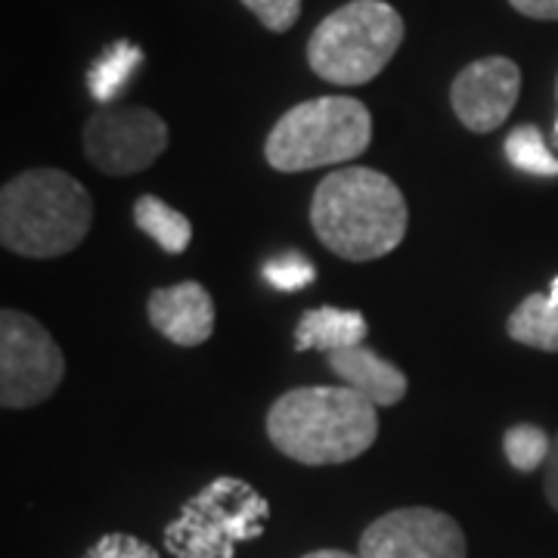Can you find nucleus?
Here are the masks:
<instances>
[{
    "label": "nucleus",
    "instance_id": "nucleus-19",
    "mask_svg": "<svg viewBox=\"0 0 558 558\" xmlns=\"http://www.w3.org/2000/svg\"><path fill=\"white\" fill-rule=\"evenodd\" d=\"M264 279L279 289V292H299L304 286H311L317 279V267L299 252H282L277 258H270L260 267Z\"/></svg>",
    "mask_w": 558,
    "mask_h": 558
},
{
    "label": "nucleus",
    "instance_id": "nucleus-2",
    "mask_svg": "<svg viewBox=\"0 0 558 558\" xmlns=\"http://www.w3.org/2000/svg\"><path fill=\"white\" fill-rule=\"evenodd\" d=\"M379 407L348 385L286 391L267 413V438L301 465H341L379 438Z\"/></svg>",
    "mask_w": 558,
    "mask_h": 558
},
{
    "label": "nucleus",
    "instance_id": "nucleus-9",
    "mask_svg": "<svg viewBox=\"0 0 558 558\" xmlns=\"http://www.w3.org/2000/svg\"><path fill=\"white\" fill-rule=\"evenodd\" d=\"M457 519L428 506H407L376 519L360 534V558H465Z\"/></svg>",
    "mask_w": 558,
    "mask_h": 558
},
{
    "label": "nucleus",
    "instance_id": "nucleus-7",
    "mask_svg": "<svg viewBox=\"0 0 558 558\" xmlns=\"http://www.w3.org/2000/svg\"><path fill=\"white\" fill-rule=\"evenodd\" d=\"M65 379V357L53 336L22 311L0 314V403L32 410L57 395Z\"/></svg>",
    "mask_w": 558,
    "mask_h": 558
},
{
    "label": "nucleus",
    "instance_id": "nucleus-6",
    "mask_svg": "<svg viewBox=\"0 0 558 558\" xmlns=\"http://www.w3.org/2000/svg\"><path fill=\"white\" fill-rule=\"evenodd\" d=\"M270 521V502L248 481L220 475L183 502L165 527L171 558H236V546L258 539Z\"/></svg>",
    "mask_w": 558,
    "mask_h": 558
},
{
    "label": "nucleus",
    "instance_id": "nucleus-4",
    "mask_svg": "<svg viewBox=\"0 0 558 558\" xmlns=\"http://www.w3.org/2000/svg\"><path fill=\"white\" fill-rule=\"evenodd\" d=\"M373 140V116L354 97H317L292 106L270 128L264 159L279 174L336 168L360 159Z\"/></svg>",
    "mask_w": 558,
    "mask_h": 558
},
{
    "label": "nucleus",
    "instance_id": "nucleus-21",
    "mask_svg": "<svg viewBox=\"0 0 558 558\" xmlns=\"http://www.w3.org/2000/svg\"><path fill=\"white\" fill-rule=\"evenodd\" d=\"M84 558H161L156 546H149L146 539L131 537V534H106L100 537Z\"/></svg>",
    "mask_w": 558,
    "mask_h": 558
},
{
    "label": "nucleus",
    "instance_id": "nucleus-10",
    "mask_svg": "<svg viewBox=\"0 0 558 558\" xmlns=\"http://www.w3.org/2000/svg\"><path fill=\"white\" fill-rule=\"evenodd\" d=\"M521 94V69L509 57L469 62L450 84V106L459 124L472 134L502 128Z\"/></svg>",
    "mask_w": 558,
    "mask_h": 558
},
{
    "label": "nucleus",
    "instance_id": "nucleus-20",
    "mask_svg": "<svg viewBox=\"0 0 558 558\" xmlns=\"http://www.w3.org/2000/svg\"><path fill=\"white\" fill-rule=\"evenodd\" d=\"M242 7L274 35L292 32L301 16V0H242Z\"/></svg>",
    "mask_w": 558,
    "mask_h": 558
},
{
    "label": "nucleus",
    "instance_id": "nucleus-26",
    "mask_svg": "<svg viewBox=\"0 0 558 558\" xmlns=\"http://www.w3.org/2000/svg\"><path fill=\"white\" fill-rule=\"evenodd\" d=\"M556 97H558V78H556Z\"/></svg>",
    "mask_w": 558,
    "mask_h": 558
},
{
    "label": "nucleus",
    "instance_id": "nucleus-14",
    "mask_svg": "<svg viewBox=\"0 0 558 558\" xmlns=\"http://www.w3.org/2000/svg\"><path fill=\"white\" fill-rule=\"evenodd\" d=\"M134 223L168 255H183L193 242V220L153 193H143L134 202Z\"/></svg>",
    "mask_w": 558,
    "mask_h": 558
},
{
    "label": "nucleus",
    "instance_id": "nucleus-13",
    "mask_svg": "<svg viewBox=\"0 0 558 558\" xmlns=\"http://www.w3.org/2000/svg\"><path fill=\"white\" fill-rule=\"evenodd\" d=\"M369 332V323L360 311H341V307H314L304 311L295 326V351H323L332 354L341 348L363 344Z\"/></svg>",
    "mask_w": 558,
    "mask_h": 558
},
{
    "label": "nucleus",
    "instance_id": "nucleus-1",
    "mask_svg": "<svg viewBox=\"0 0 558 558\" xmlns=\"http://www.w3.org/2000/svg\"><path fill=\"white\" fill-rule=\"evenodd\" d=\"M317 240L344 260H376L398 248L410 208L398 183L376 168H341L319 180L311 199Z\"/></svg>",
    "mask_w": 558,
    "mask_h": 558
},
{
    "label": "nucleus",
    "instance_id": "nucleus-22",
    "mask_svg": "<svg viewBox=\"0 0 558 558\" xmlns=\"http://www.w3.org/2000/svg\"><path fill=\"white\" fill-rule=\"evenodd\" d=\"M521 16L539 22H558V0H509Z\"/></svg>",
    "mask_w": 558,
    "mask_h": 558
},
{
    "label": "nucleus",
    "instance_id": "nucleus-23",
    "mask_svg": "<svg viewBox=\"0 0 558 558\" xmlns=\"http://www.w3.org/2000/svg\"><path fill=\"white\" fill-rule=\"evenodd\" d=\"M543 494L558 512V435L553 438V450H549V459L543 465Z\"/></svg>",
    "mask_w": 558,
    "mask_h": 558
},
{
    "label": "nucleus",
    "instance_id": "nucleus-5",
    "mask_svg": "<svg viewBox=\"0 0 558 558\" xmlns=\"http://www.w3.org/2000/svg\"><path fill=\"white\" fill-rule=\"evenodd\" d=\"M407 38L403 16L385 0H351L329 13L307 38V65L336 87L379 78Z\"/></svg>",
    "mask_w": 558,
    "mask_h": 558
},
{
    "label": "nucleus",
    "instance_id": "nucleus-17",
    "mask_svg": "<svg viewBox=\"0 0 558 558\" xmlns=\"http://www.w3.org/2000/svg\"><path fill=\"white\" fill-rule=\"evenodd\" d=\"M506 159L512 161L524 174H543V178H558V159L549 153L546 140L534 124H519L506 137Z\"/></svg>",
    "mask_w": 558,
    "mask_h": 558
},
{
    "label": "nucleus",
    "instance_id": "nucleus-24",
    "mask_svg": "<svg viewBox=\"0 0 558 558\" xmlns=\"http://www.w3.org/2000/svg\"><path fill=\"white\" fill-rule=\"evenodd\" d=\"M301 558H360V556L341 553V549H317V553H307V556H301Z\"/></svg>",
    "mask_w": 558,
    "mask_h": 558
},
{
    "label": "nucleus",
    "instance_id": "nucleus-25",
    "mask_svg": "<svg viewBox=\"0 0 558 558\" xmlns=\"http://www.w3.org/2000/svg\"><path fill=\"white\" fill-rule=\"evenodd\" d=\"M549 299H553L558 304V277L553 279V292H549Z\"/></svg>",
    "mask_w": 558,
    "mask_h": 558
},
{
    "label": "nucleus",
    "instance_id": "nucleus-11",
    "mask_svg": "<svg viewBox=\"0 0 558 558\" xmlns=\"http://www.w3.org/2000/svg\"><path fill=\"white\" fill-rule=\"evenodd\" d=\"M146 317L153 323V329L171 344L199 348L215 332V301L202 282L183 279L178 286L156 289L149 295Z\"/></svg>",
    "mask_w": 558,
    "mask_h": 558
},
{
    "label": "nucleus",
    "instance_id": "nucleus-27",
    "mask_svg": "<svg viewBox=\"0 0 558 558\" xmlns=\"http://www.w3.org/2000/svg\"><path fill=\"white\" fill-rule=\"evenodd\" d=\"M556 134H558V121H556Z\"/></svg>",
    "mask_w": 558,
    "mask_h": 558
},
{
    "label": "nucleus",
    "instance_id": "nucleus-18",
    "mask_svg": "<svg viewBox=\"0 0 558 558\" xmlns=\"http://www.w3.org/2000/svg\"><path fill=\"white\" fill-rule=\"evenodd\" d=\"M502 450H506V459L519 469V472H534V469H543L546 459H549V450H553V438L539 428V425H512L502 438Z\"/></svg>",
    "mask_w": 558,
    "mask_h": 558
},
{
    "label": "nucleus",
    "instance_id": "nucleus-16",
    "mask_svg": "<svg viewBox=\"0 0 558 558\" xmlns=\"http://www.w3.org/2000/svg\"><path fill=\"white\" fill-rule=\"evenodd\" d=\"M143 65V50L131 40H116L102 50L100 57L94 60V65L87 69V90L90 97L102 106H112V100L121 94V87L134 78Z\"/></svg>",
    "mask_w": 558,
    "mask_h": 558
},
{
    "label": "nucleus",
    "instance_id": "nucleus-8",
    "mask_svg": "<svg viewBox=\"0 0 558 558\" xmlns=\"http://www.w3.org/2000/svg\"><path fill=\"white\" fill-rule=\"evenodd\" d=\"M168 143V121L146 106H102L84 124V156L112 178L146 171Z\"/></svg>",
    "mask_w": 558,
    "mask_h": 558
},
{
    "label": "nucleus",
    "instance_id": "nucleus-12",
    "mask_svg": "<svg viewBox=\"0 0 558 558\" xmlns=\"http://www.w3.org/2000/svg\"><path fill=\"white\" fill-rule=\"evenodd\" d=\"M326 366L336 373V379L360 391L366 400H373L376 407H395L410 388V381L398 366L391 360L379 357L366 344H354V348H341V351L326 354Z\"/></svg>",
    "mask_w": 558,
    "mask_h": 558
},
{
    "label": "nucleus",
    "instance_id": "nucleus-15",
    "mask_svg": "<svg viewBox=\"0 0 558 558\" xmlns=\"http://www.w3.org/2000/svg\"><path fill=\"white\" fill-rule=\"evenodd\" d=\"M509 339L537 348L546 354H558V304L543 292H534L521 301L506 323Z\"/></svg>",
    "mask_w": 558,
    "mask_h": 558
},
{
    "label": "nucleus",
    "instance_id": "nucleus-3",
    "mask_svg": "<svg viewBox=\"0 0 558 558\" xmlns=\"http://www.w3.org/2000/svg\"><path fill=\"white\" fill-rule=\"evenodd\" d=\"M94 199L60 168L22 171L0 190V242L22 258H60L90 233Z\"/></svg>",
    "mask_w": 558,
    "mask_h": 558
}]
</instances>
